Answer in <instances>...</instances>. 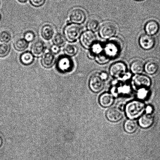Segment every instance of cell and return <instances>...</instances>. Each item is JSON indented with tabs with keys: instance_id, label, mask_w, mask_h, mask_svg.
<instances>
[{
	"instance_id": "17",
	"label": "cell",
	"mask_w": 160,
	"mask_h": 160,
	"mask_svg": "<svg viewBox=\"0 0 160 160\" xmlns=\"http://www.w3.org/2000/svg\"><path fill=\"white\" fill-rule=\"evenodd\" d=\"M99 101L100 104L103 107H109L113 103L114 98L112 94L106 92L100 95Z\"/></svg>"
},
{
	"instance_id": "2",
	"label": "cell",
	"mask_w": 160,
	"mask_h": 160,
	"mask_svg": "<svg viewBox=\"0 0 160 160\" xmlns=\"http://www.w3.org/2000/svg\"><path fill=\"white\" fill-rule=\"evenodd\" d=\"M64 32L65 39L69 42H73L79 37L81 33V28L77 24L69 23L66 26Z\"/></svg>"
},
{
	"instance_id": "29",
	"label": "cell",
	"mask_w": 160,
	"mask_h": 160,
	"mask_svg": "<svg viewBox=\"0 0 160 160\" xmlns=\"http://www.w3.org/2000/svg\"><path fill=\"white\" fill-rule=\"evenodd\" d=\"M10 46L6 43H0V57L7 55L10 51Z\"/></svg>"
},
{
	"instance_id": "28",
	"label": "cell",
	"mask_w": 160,
	"mask_h": 160,
	"mask_svg": "<svg viewBox=\"0 0 160 160\" xmlns=\"http://www.w3.org/2000/svg\"><path fill=\"white\" fill-rule=\"evenodd\" d=\"M12 38V35L8 31L4 30L0 32V41L6 43L9 42Z\"/></svg>"
},
{
	"instance_id": "21",
	"label": "cell",
	"mask_w": 160,
	"mask_h": 160,
	"mask_svg": "<svg viewBox=\"0 0 160 160\" xmlns=\"http://www.w3.org/2000/svg\"><path fill=\"white\" fill-rule=\"evenodd\" d=\"M131 71L135 74L142 73L144 69V65L142 61L136 60L134 61L131 64Z\"/></svg>"
},
{
	"instance_id": "15",
	"label": "cell",
	"mask_w": 160,
	"mask_h": 160,
	"mask_svg": "<svg viewBox=\"0 0 160 160\" xmlns=\"http://www.w3.org/2000/svg\"><path fill=\"white\" fill-rule=\"evenodd\" d=\"M154 117L151 114L147 113L142 116L139 119V123L143 128H148L154 123Z\"/></svg>"
},
{
	"instance_id": "20",
	"label": "cell",
	"mask_w": 160,
	"mask_h": 160,
	"mask_svg": "<svg viewBox=\"0 0 160 160\" xmlns=\"http://www.w3.org/2000/svg\"><path fill=\"white\" fill-rule=\"evenodd\" d=\"M20 60L22 64L25 65H29L32 63L34 60V55L29 51L25 52L21 54Z\"/></svg>"
},
{
	"instance_id": "1",
	"label": "cell",
	"mask_w": 160,
	"mask_h": 160,
	"mask_svg": "<svg viewBox=\"0 0 160 160\" xmlns=\"http://www.w3.org/2000/svg\"><path fill=\"white\" fill-rule=\"evenodd\" d=\"M145 109V106L144 103L134 100L127 104L125 106V112L128 118L132 120L142 115Z\"/></svg>"
},
{
	"instance_id": "8",
	"label": "cell",
	"mask_w": 160,
	"mask_h": 160,
	"mask_svg": "<svg viewBox=\"0 0 160 160\" xmlns=\"http://www.w3.org/2000/svg\"><path fill=\"white\" fill-rule=\"evenodd\" d=\"M127 66L123 62L115 63L111 66L109 69V73L111 76L115 78L121 77L123 75H126Z\"/></svg>"
},
{
	"instance_id": "7",
	"label": "cell",
	"mask_w": 160,
	"mask_h": 160,
	"mask_svg": "<svg viewBox=\"0 0 160 160\" xmlns=\"http://www.w3.org/2000/svg\"><path fill=\"white\" fill-rule=\"evenodd\" d=\"M96 37L92 31H86L81 34L80 41L82 46L86 49L91 48L96 41Z\"/></svg>"
},
{
	"instance_id": "38",
	"label": "cell",
	"mask_w": 160,
	"mask_h": 160,
	"mask_svg": "<svg viewBox=\"0 0 160 160\" xmlns=\"http://www.w3.org/2000/svg\"><path fill=\"white\" fill-rule=\"evenodd\" d=\"M1 14H0V20H1Z\"/></svg>"
},
{
	"instance_id": "39",
	"label": "cell",
	"mask_w": 160,
	"mask_h": 160,
	"mask_svg": "<svg viewBox=\"0 0 160 160\" xmlns=\"http://www.w3.org/2000/svg\"><path fill=\"white\" fill-rule=\"evenodd\" d=\"M136 1H142V0H136Z\"/></svg>"
},
{
	"instance_id": "9",
	"label": "cell",
	"mask_w": 160,
	"mask_h": 160,
	"mask_svg": "<svg viewBox=\"0 0 160 160\" xmlns=\"http://www.w3.org/2000/svg\"><path fill=\"white\" fill-rule=\"evenodd\" d=\"M89 86L91 90L94 92H98L102 90L104 82L99 74H95L91 77L89 80Z\"/></svg>"
},
{
	"instance_id": "4",
	"label": "cell",
	"mask_w": 160,
	"mask_h": 160,
	"mask_svg": "<svg viewBox=\"0 0 160 160\" xmlns=\"http://www.w3.org/2000/svg\"><path fill=\"white\" fill-rule=\"evenodd\" d=\"M133 86L137 90L148 88L151 85V81L148 76L143 75H138L133 77Z\"/></svg>"
},
{
	"instance_id": "3",
	"label": "cell",
	"mask_w": 160,
	"mask_h": 160,
	"mask_svg": "<svg viewBox=\"0 0 160 160\" xmlns=\"http://www.w3.org/2000/svg\"><path fill=\"white\" fill-rule=\"evenodd\" d=\"M122 49L121 42L118 39H111L106 44L103 51L110 58L115 57Z\"/></svg>"
},
{
	"instance_id": "22",
	"label": "cell",
	"mask_w": 160,
	"mask_h": 160,
	"mask_svg": "<svg viewBox=\"0 0 160 160\" xmlns=\"http://www.w3.org/2000/svg\"><path fill=\"white\" fill-rule=\"evenodd\" d=\"M28 45V42L24 39L19 38L15 40L14 42V46L15 49L20 51L26 49Z\"/></svg>"
},
{
	"instance_id": "6",
	"label": "cell",
	"mask_w": 160,
	"mask_h": 160,
	"mask_svg": "<svg viewBox=\"0 0 160 160\" xmlns=\"http://www.w3.org/2000/svg\"><path fill=\"white\" fill-rule=\"evenodd\" d=\"M57 65L59 71L62 73H67L72 70L73 63L72 59L68 56H63L58 60Z\"/></svg>"
},
{
	"instance_id": "16",
	"label": "cell",
	"mask_w": 160,
	"mask_h": 160,
	"mask_svg": "<svg viewBox=\"0 0 160 160\" xmlns=\"http://www.w3.org/2000/svg\"><path fill=\"white\" fill-rule=\"evenodd\" d=\"M159 30V24L155 20H150L147 22L145 25V30L148 35H155L157 34Z\"/></svg>"
},
{
	"instance_id": "35",
	"label": "cell",
	"mask_w": 160,
	"mask_h": 160,
	"mask_svg": "<svg viewBox=\"0 0 160 160\" xmlns=\"http://www.w3.org/2000/svg\"><path fill=\"white\" fill-rule=\"evenodd\" d=\"M152 111V108L150 106H148V107L147 108V113L150 114L151 112Z\"/></svg>"
},
{
	"instance_id": "19",
	"label": "cell",
	"mask_w": 160,
	"mask_h": 160,
	"mask_svg": "<svg viewBox=\"0 0 160 160\" xmlns=\"http://www.w3.org/2000/svg\"><path fill=\"white\" fill-rule=\"evenodd\" d=\"M41 35L45 40H49L53 37L54 33V28L51 25L47 24L42 27L41 31Z\"/></svg>"
},
{
	"instance_id": "11",
	"label": "cell",
	"mask_w": 160,
	"mask_h": 160,
	"mask_svg": "<svg viewBox=\"0 0 160 160\" xmlns=\"http://www.w3.org/2000/svg\"><path fill=\"white\" fill-rule=\"evenodd\" d=\"M155 39L148 34H142L139 39V43L142 49L145 50H150L154 46Z\"/></svg>"
},
{
	"instance_id": "5",
	"label": "cell",
	"mask_w": 160,
	"mask_h": 160,
	"mask_svg": "<svg viewBox=\"0 0 160 160\" xmlns=\"http://www.w3.org/2000/svg\"><path fill=\"white\" fill-rule=\"evenodd\" d=\"M117 28L115 25L112 23H108L102 25L99 29L100 37L104 39L112 37L117 33Z\"/></svg>"
},
{
	"instance_id": "32",
	"label": "cell",
	"mask_w": 160,
	"mask_h": 160,
	"mask_svg": "<svg viewBox=\"0 0 160 160\" xmlns=\"http://www.w3.org/2000/svg\"><path fill=\"white\" fill-rule=\"evenodd\" d=\"M33 6L35 7H40L44 4L46 0H29Z\"/></svg>"
},
{
	"instance_id": "13",
	"label": "cell",
	"mask_w": 160,
	"mask_h": 160,
	"mask_svg": "<svg viewBox=\"0 0 160 160\" xmlns=\"http://www.w3.org/2000/svg\"><path fill=\"white\" fill-rule=\"evenodd\" d=\"M45 45L42 41L38 40L33 44L31 52L34 56L38 57L43 54L45 49Z\"/></svg>"
},
{
	"instance_id": "27",
	"label": "cell",
	"mask_w": 160,
	"mask_h": 160,
	"mask_svg": "<svg viewBox=\"0 0 160 160\" xmlns=\"http://www.w3.org/2000/svg\"><path fill=\"white\" fill-rule=\"evenodd\" d=\"M95 59L97 62L100 64H106L109 62L110 59V58L105 53L103 50L102 52L97 55Z\"/></svg>"
},
{
	"instance_id": "34",
	"label": "cell",
	"mask_w": 160,
	"mask_h": 160,
	"mask_svg": "<svg viewBox=\"0 0 160 160\" xmlns=\"http://www.w3.org/2000/svg\"><path fill=\"white\" fill-rule=\"evenodd\" d=\"M100 76L101 77V78L103 80H106L107 79L108 77V75L105 72H102L101 73L99 74Z\"/></svg>"
},
{
	"instance_id": "14",
	"label": "cell",
	"mask_w": 160,
	"mask_h": 160,
	"mask_svg": "<svg viewBox=\"0 0 160 160\" xmlns=\"http://www.w3.org/2000/svg\"><path fill=\"white\" fill-rule=\"evenodd\" d=\"M56 58L54 54L51 52L45 53L42 56V64L44 67L49 68L52 67L55 62Z\"/></svg>"
},
{
	"instance_id": "10",
	"label": "cell",
	"mask_w": 160,
	"mask_h": 160,
	"mask_svg": "<svg viewBox=\"0 0 160 160\" xmlns=\"http://www.w3.org/2000/svg\"><path fill=\"white\" fill-rule=\"evenodd\" d=\"M86 18L85 12L79 8L73 9L70 13V20L73 23L81 24L84 23Z\"/></svg>"
},
{
	"instance_id": "30",
	"label": "cell",
	"mask_w": 160,
	"mask_h": 160,
	"mask_svg": "<svg viewBox=\"0 0 160 160\" xmlns=\"http://www.w3.org/2000/svg\"><path fill=\"white\" fill-rule=\"evenodd\" d=\"M99 26V23L95 19H91L87 23V28L89 31H95L98 29Z\"/></svg>"
},
{
	"instance_id": "25",
	"label": "cell",
	"mask_w": 160,
	"mask_h": 160,
	"mask_svg": "<svg viewBox=\"0 0 160 160\" xmlns=\"http://www.w3.org/2000/svg\"><path fill=\"white\" fill-rule=\"evenodd\" d=\"M78 52V48L76 45L68 44L64 49V52L68 56H72L77 54Z\"/></svg>"
},
{
	"instance_id": "26",
	"label": "cell",
	"mask_w": 160,
	"mask_h": 160,
	"mask_svg": "<svg viewBox=\"0 0 160 160\" xmlns=\"http://www.w3.org/2000/svg\"><path fill=\"white\" fill-rule=\"evenodd\" d=\"M54 45L60 47L63 46L66 43L65 38L61 34H57L54 36L53 40Z\"/></svg>"
},
{
	"instance_id": "31",
	"label": "cell",
	"mask_w": 160,
	"mask_h": 160,
	"mask_svg": "<svg viewBox=\"0 0 160 160\" xmlns=\"http://www.w3.org/2000/svg\"><path fill=\"white\" fill-rule=\"evenodd\" d=\"M23 37L25 40L28 42H31L33 41L35 39V34L33 31H28L25 33Z\"/></svg>"
},
{
	"instance_id": "23",
	"label": "cell",
	"mask_w": 160,
	"mask_h": 160,
	"mask_svg": "<svg viewBox=\"0 0 160 160\" xmlns=\"http://www.w3.org/2000/svg\"><path fill=\"white\" fill-rule=\"evenodd\" d=\"M124 127L125 131L127 132L133 133L136 131L138 128V125L134 120H129L125 122Z\"/></svg>"
},
{
	"instance_id": "18",
	"label": "cell",
	"mask_w": 160,
	"mask_h": 160,
	"mask_svg": "<svg viewBox=\"0 0 160 160\" xmlns=\"http://www.w3.org/2000/svg\"><path fill=\"white\" fill-rule=\"evenodd\" d=\"M159 68V64L157 61L154 60L148 61L144 65L145 71L150 75L155 74L158 72Z\"/></svg>"
},
{
	"instance_id": "36",
	"label": "cell",
	"mask_w": 160,
	"mask_h": 160,
	"mask_svg": "<svg viewBox=\"0 0 160 160\" xmlns=\"http://www.w3.org/2000/svg\"><path fill=\"white\" fill-rule=\"evenodd\" d=\"M18 1L20 3H26L28 0H18Z\"/></svg>"
},
{
	"instance_id": "37",
	"label": "cell",
	"mask_w": 160,
	"mask_h": 160,
	"mask_svg": "<svg viewBox=\"0 0 160 160\" xmlns=\"http://www.w3.org/2000/svg\"><path fill=\"white\" fill-rule=\"evenodd\" d=\"M3 142V140L2 138L1 137V136H0V147H1L2 145Z\"/></svg>"
},
{
	"instance_id": "12",
	"label": "cell",
	"mask_w": 160,
	"mask_h": 160,
	"mask_svg": "<svg viewBox=\"0 0 160 160\" xmlns=\"http://www.w3.org/2000/svg\"><path fill=\"white\" fill-rule=\"evenodd\" d=\"M107 118L110 121L116 122L119 121L123 117V113L118 108H112L108 110L106 112Z\"/></svg>"
},
{
	"instance_id": "33",
	"label": "cell",
	"mask_w": 160,
	"mask_h": 160,
	"mask_svg": "<svg viewBox=\"0 0 160 160\" xmlns=\"http://www.w3.org/2000/svg\"><path fill=\"white\" fill-rule=\"evenodd\" d=\"M50 50L53 54H57L60 51V47L54 44L51 47Z\"/></svg>"
},
{
	"instance_id": "24",
	"label": "cell",
	"mask_w": 160,
	"mask_h": 160,
	"mask_svg": "<svg viewBox=\"0 0 160 160\" xmlns=\"http://www.w3.org/2000/svg\"><path fill=\"white\" fill-rule=\"evenodd\" d=\"M101 45L99 43H95L91 48V50L88 53V56L90 59L95 58L97 55L103 51Z\"/></svg>"
},
{
	"instance_id": "40",
	"label": "cell",
	"mask_w": 160,
	"mask_h": 160,
	"mask_svg": "<svg viewBox=\"0 0 160 160\" xmlns=\"http://www.w3.org/2000/svg\"><path fill=\"white\" fill-rule=\"evenodd\" d=\"M0 5H1V1H0Z\"/></svg>"
}]
</instances>
